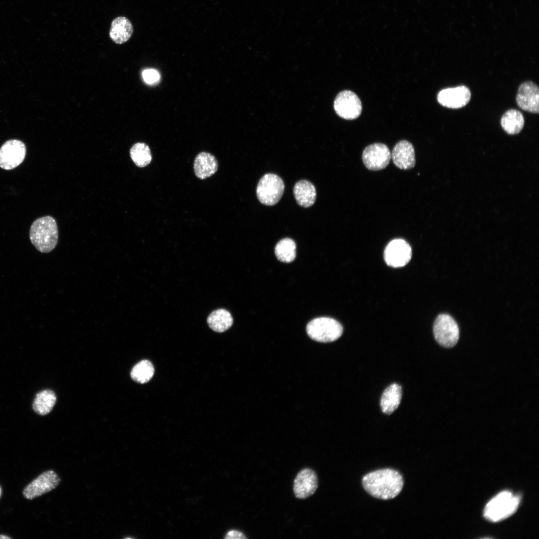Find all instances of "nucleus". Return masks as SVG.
<instances>
[{"mask_svg": "<svg viewBox=\"0 0 539 539\" xmlns=\"http://www.w3.org/2000/svg\"><path fill=\"white\" fill-rule=\"evenodd\" d=\"M308 335L313 340L320 342H330L339 338L343 333V327L337 320L327 317L313 319L306 326Z\"/></svg>", "mask_w": 539, "mask_h": 539, "instance_id": "obj_4", "label": "nucleus"}, {"mask_svg": "<svg viewBox=\"0 0 539 539\" xmlns=\"http://www.w3.org/2000/svg\"><path fill=\"white\" fill-rule=\"evenodd\" d=\"M26 152L25 145L22 141H6L0 148V167L6 170L17 167L23 161Z\"/></svg>", "mask_w": 539, "mask_h": 539, "instance_id": "obj_7", "label": "nucleus"}, {"mask_svg": "<svg viewBox=\"0 0 539 539\" xmlns=\"http://www.w3.org/2000/svg\"><path fill=\"white\" fill-rule=\"evenodd\" d=\"M471 96L470 89L465 85H461L441 90L438 94L437 100L444 107L457 109L466 105Z\"/></svg>", "mask_w": 539, "mask_h": 539, "instance_id": "obj_13", "label": "nucleus"}, {"mask_svg": "<svg viewBox=\"0 0 539 539\" xmlns=\"http://www.w3.org/2000/svg\"><path fill=\"white\" fill-rule=\"evenodd\" d=\"M29 239L32 244L40 252L48 253L56 247L58 232L55 219L49 216L39 218L31 224Z\"/></svg>", "mask_w": 539, "mask_h": 539, "instance_id": "obj_2", "label": "nucleus"}, {"mask_svg": "<svg viewBox=\"0 0 539 539\" xmlns=\"http://www.w3.org/2000/svg\"><path fill=\"white\" fill-rule=\"evenodd\" d=\"M1 495V487H0V498Z\"/></svg>", "mask_w": 539, "mask_h": 539, "instance_id": "obj_29", "label": "nucleus"}, {"mask_svg": "<svg viewBox=\"0 0 539 539\" xmlns=\"http://www.w3.org/2000/svg\"><path fill=\"white\" fill-rule=\"evenodd\" d=\"M142 76L144 81L148 84L157 83L160 77L159 72L154 69L144 70L142 72Z\"/></svg>", "mask_w": 539, "mask_h": 539, "instance_id": "obj_26", "label": "nucleus"}, {"mask_svg": "<svg viewBox=\"0 0 539 539\" xmlns=\"http://www.w3.org/2000/svg\"><path fill=\"white\" fill-rule=\"evenodd\" d=\"M433 333L437 342L441 346L451 348L457 343L459 337V326L450 315L439 314L433 325Z\"/></svg>", "mask_w": 539, "mask_h": 539, "instance_id": "obj_6", "label": "nucleus"}, {"mask_svg": "<svg viewBox=\"0 0 539 539\" xmlns=\"http://www.w3.org/2000/svg\"><path fill=\"white\" fill-rule=\"evenodd\" d=\"M293 194L297 204L304 208L311 206L316 199L314 186L305 180L299 181L294 185Z\"/></svg>", "mask_w": 539, "mask_h": 539, "instance_id": "obj_18", "label": "nucleus"}, {"mask_svg": "<svg viewBox=\"0 0 539 539\" xmlns=\"http://www.w3.org/2000/svg\"><path fill=\"white\" fill-rule=\"evenodd\" d=\"M227 539H245L247 538L245 536L243 533L237 531V530H231L229 531L225 537Z\"/></svg>", "mask_w": 539, "mask_h": 539, "instance_id": "obj_27", "label": "nucleus"}, {"mask_svg": "<svg viewBox=\"0 0 539 539\" xmlns=\"http://www.w3.org/2000/svg\"><path fill=\"white\" fill-rule=\"evenodd\" d=\"M403 483L400 473L388 468L370 472L362 480L364 490L369 495L385 500L393 499L398 495L402 490Z\"/></svg>", "mask_w": 539, "mask_h": 539, "instance_id": "obj_1", "label": "nucleus"}, {"mask_svg": "<svg viewBox=\"0 0 539 539\" xmlns=\"http://www.w3.org/2000/svg\"><path fill=\"white\" fill-rule=\"evenodd\" d=\"M362 159L365 166L371 171L386 168L391 160V152L384 144L376 143L367 146L363 150Z\"/></svg>", "mask_w": 539, "mask_h": 539, "instance_id": "obj_10", "label": "nucleus"}, {"mask_svg": "<svg viewBox=\"0 0 539 539\" xmlns=\"http://www.w3.org/2000/svg\"><path fill=\"white\" fill-rule=\"evenodd\" d=\"M516 102L521 109L533 113L539 112V89L532 81L521 84L518 90Z\"/></svg>", "mask_w": 539, "mask_h": 539, "instance_id": "obj_14", "label": "nucleus"}, {"mask_svg": "<svg viewBox=\"0 0 539 539\" xmlns=\"http://www.w3.org/2000/svg\"><path fill=\"white\" fill-rule=\"evenodd\" d=\"M133 32L130 21L124 16H119L112 22L109 31L110 38L117 44H122L128 41Z\"/></svg>", "mask_w": 539, "mask_h": 539, "instance_id": "obj_17", "label": "nucleus"}, {"mask_svg": "<svg viewBox=\"0 0 539 539\" xmlns=\"http://www.w3.org/2000/svg\"><path fill=\"white\" fill-rule=\"evenodd\" d=\"M154 368L152 363L148 360H143L136 364L131 371V377L135 381L145 383L153 377Z\"/></svg>", "mask_w": 539, "mask_h": 539, "instance_id": "obj_25", "label": "nucleus"}, {"mask_svg": "<svg viewBox=\"0 0 539 539\" xmlns=\"http://www.w3.org/2000/svg\"><path fill=\"white\" fill-rule=\"evenodd\" d=\"M131 159L135 165L140 168L144 167L152 161V155L149 147L145 143L138 142L134 144L130 150Z\"/></svg>", "mask_w": 539, "mask_h": 539, "instance_id": "obj_24", "label": "nucleus"}, {"mask_svg": "<svg viewBox=\"0 0 539 539\" xmlns=\"http://www.w3.org/2000/svg\"><path fill=\"white\" fill-rule=\"evenodd\" d=\"M391 157L395 165L404 170L413 168L416 163L414 147L410 142L405 140L396 143L392 150Z\"/></svg>", "mask_w": 539, "mask_h": 539, "instance_id": "obj_15", "label": "nucleus"}, {"mask_svg": "<svg viewBox=\"0 0 539 539\" xmlns=\"http://www.w3.org/2000/svg\"><path fill=\"white\" fill-rule=\"evenodd\" d=\"M334 108L340 117L352 120L360 115L362 104L355 93L350 90H344L337 95L334 101Z\"/></svg>", "mask_w": 539, "mask_h": 539, "instance_id": "obj_8", "label": "nucleus"}, {"mask_svg": "<svg viewBox=\"0 0 539 539\" xmlns=\"http://www.w3.org/2000/svg\"><path fill=\"white\" fill-rule=\"evenodd\" d=\"M503 129L509 134L519 133L524 125L523 114L516 109H510L506 111L501 119Z\"/></svg>", "mask_w": 539, "mask_h": 539, "instance_id": "obj_20", "label": "nucleus"}, {"mask_svg": "<svg viewBox=\"0 0 539 539\" xmlns=\"http://www.w3.org/2000/svg\"><path fill=\"white\" fill-rule=\"evenodd\" d=\"M275 254L277 259L281 262H292L296 257L295 243L288 238L281 240L275 247Z\"/></svg>", "mask_w": 539, "mask_h": 539, "instance_id": "obj_23", "label": "nucleus"}, {"mask_svg": "<svg viewBox=\"0 0 539 539\" xmlns=\"http://www.w3.org/2000/svg\"><path fill=\"white\" fill-rule=\"evenodd\" d=\"M318 486V477L315 472L305 468L296 475L293 481V491L296 498L305 499L315 493Z\"/></svg>", "mask_w": 539, "mask_h": 539, "instance_id": "obj_12", "label": "nucleus"}, {"mask_svg": "<svg viewBox=\"0 0 539 539\" xmlns=\"http://www.w3.org/2000/svg\"><path fill=\"white\" fill-rule=\"evenodd\" d=\"M218 162L216 157L210 153L202 152L196 157L194 170L196 176L200 179H205L214 175L218 170Z\"/></svg>", "mask_w": 539, "mask_h": 539, "instance_id": "obj_16", "label": "nucleus"}, {"mask_svg": "<svg viewBox=\"0 0 539 539\" xmlns=\"http://www.w3.org/2000/svg\"><path fill=\"white\" fill-rule=\"evenodd\" d=\"M60 478L52 470L46 471L34 479L24 489L23 497L32 500L55 489L59 484Z\"/></svg>", "mask_w": 539, "mask_h": 539, "instance_id": "obj_9", "label": "nucleus"}, {"mask_svg": "<svg viewBox=\"0 0 539 539\" xmlns=\"http://www.w3.org/2000/svg\"><path fill=\"white\" fill-rule=\"evenodd\" d=\"M401 398V387L397 383L390 385L384 390L381 398L382 412L386 414L392 413L398 407Z\"/></svg>", "mask_w": 539, "mask_h": 539, "instance_id": "obj_19", "label": "nucleus"}, {"mask_svg": "<svg viewBox=\"0 0 539 539\" xmlns=\"http://www.w3.org/2000/svg\"><path fill=\"white\" fill-rule=\"evenodd\" d=\"M521 499L519 495H513L508 491L502 492L488 503L484 509V516L493 522L503 520L516 511Z\"/></svg>", "mask_w": 539, "mask_h": 539, "instance_id": "obj_3", "label": "nucleus"}, {"mask_svg": "<svg viewBox=\"0 0 539 539\" xmlns=\"http://www.w3.org/2000/svg\"><path fill=\"white\" fill-rule=\"evenodd\" d=\"M412 250L410 245L404 240L394 239L386 247L384 260L387 265L394 268L405 266L410 260Z\"/></svg>", "mask_w": 539, "mask_h": 539, "instance_id": "obj_11", "label": "nucleus"}, {"mask_svg": "<svg viewBox=\"0 0 539 539\" xmlns=\"http://www.w3.org/2000/svg\"><path fill=\"white\" fill-rule=\"evenodd\" d=\"M284 190L282 179L274 174L268 173L260 180L257 187L259 201L267 206H273L281 199Z\"/></svg>", "mask_w": 539, "mask_h": 539, "instance_id": "obj_5", "label": "nucleus"}, {"mask_svg": "<svg viewBox=\"0 0 539 539\" xmlns=\"http://www.w3.org/2000/svg\"><path fill=\"white\" fill-rule=\"evenodd\" d=\"M11 539V538H10L9 537L7 536L6 535H0V539Z\"/></svg>", "mask_w": 539, "mask_h": 539, "instance_id": "obj_28", "label": "nucleus"}, {"mask_svg": "<svg viewBox=\"0 0 539 539\" xmlns=\"http://www.w3.org/2000/svg\"><path fill=\"white\" fill-rule=\"evenodd\" d=\"M207 322L210 327L214 331L223 332L232 325L233 319L228 311L222 308L213 311L209 315Z\"/></svg>", "mask_w": 539, "mask_h": 539, "instance_id": "obj_22", "label": "nucleus"}, {"mask_svg": "<svg viewBox=\"0 0 539 539\" xmlns=\"http://www.w3.org/2000/svg\"><path fill=\"white\" fill-rule=\"evenodd\" d=\"M56 401L55 393L46 389L38 392L34 399L32 408L37 414L45 415L52 409Z\"/></svg>", "mask_w": 539, "mask_h": 539, "instance_id": "obj_21", "label": "nucleus"}]
</instances>
